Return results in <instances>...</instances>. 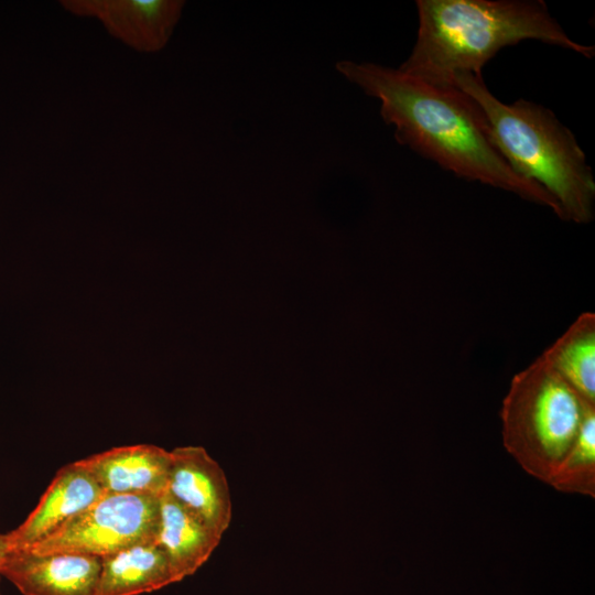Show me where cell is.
Returning a JSON list of instances; mask_svg holds the SVG:
<instances>
[{
  "instance_id": "cell-1",
  "label": "cell",
  "mask_w": 595,
  "mask_h": 595,
  "mask_svg": "<svg viewBox=\"0 0 595 595\" xmlns=\"http://www.w3.org/2000/svg\"><path fill=\"white\" fill-rule=\"evenodd\" d=\"M335 68L380 101V115L394 127L400 144L458 177L515 193L561 218L555 199L519 176L495 149L478 107L457 87L430 84L370 62L344 60Z\"/></svg>"
},
{
  "instance_id": "cell-2",
  "label": "cell",
  "mask_w": 595,
  "mask_h": 595,
  "mask_svg": "<svg viewBox=\"0 0 595 595\" xmlns=\"http://www.w3.org/2000/svg\"><path fill=\"white\" fill-rule=\"evenodd\" d=\"M419 30L398 69L448 86L454 75L482 69L501 48L537 40L587 58L594 46L573 41L541 0H418Z\"/></svg>"
},
{
  "instance_id": "cell-3",
  "label": "cell",
  "mask_w": 595,
  "mask_h": 595,
  "mask_svg": "<svg viewBox=\"0 0 595 595\" xmlns=\"http://www.w3.org/2000/svg\"><path fill=\"white\" fill-rule=\"evenodd\" d=\"M451 85L473 99L495 149L519 176L555 199L562 219L577 224L593 219L592 169L573 132L550 109L524 99L505 104L490 93L483 76L470 73L454 75Z\"/></svg>"
},
{
  "instance_id": "cell-4",
  "label": "cell",
  "mask_w": 595,
  "mask_h": 595,
  "mask_svg": "<svg viewBox=\"0 0 595 595\" xmlns=\"http://www.w3.org/2000/svg\"><path fill=\"white\" fill-rule=\"evenodd\" d=\"M594 410L540 356L515 375L502 401L504 445L528 474L550 484Z\"/></svg>"
},
{
  "instance_id": "cell-5",
  "label": "cell",
  "mask_w": 595,
  "mask_h": 595,
  "mask_svg": "<svg viewBox=\"0 0 595 595\" xmlns=\"http://www.w3.org/2000/svg\"><path fill=\"white\" fill-rule=\"evenodd\" d=\"M160 497L102 495L37 544L36 553L74 552L105 558L136 544L156 541Z\"/></svg>"
},
{
  "instance_id": "cell-6",
  "label": "cell",
  "mask_w": 595,
  "mask_h": 595,
  "mask_svg": "<svg viewBox=\"0 0 595 595\" xmlns=\"http://www.w3.org/2000/svg\"><path fill=\"white\" fill-rule=\"evenodd\" d=\"M72 14L99 20L110 35L142 53L169 43L185 6L182 0H62Z\"/></svg>"
},
{
  "instance_id": "cell-7",
  "label": "cell",
  "mask_w": 595,
  "mask_h": 595,
  "mask_svg": "<svg viewBox=\"0 0 595 595\" xmlns=\"http://www.w3.org/2000/svg\"><path fill=\"white\" fill-rule=\"evenodd\" d=\"M167 493L220 538L231 521V499L226 475L201 446L171 451Z\"/></svg>"
},
{
  "instance_id": "cell-8",
  "label": "cell",
  "mask_w": 595,
  "mask_h": 595,
  "mask_svg": "<svg viewBox=\"0 0 595 595\" xmlns=\"http://www.w3.org/2000/svg\"><path fill=\"white\" fill-rule=\"evenodd\" d=\"M101 559L74 552L11 551L0 575L24 595H95Z\"/></svg>"
},
{
  "instance_id": "cell-9",
  "label": "cell",
  "mask_w": 595,
  "mask_h": 595,
  "mask_svg": "<svg viewBox=\"0 0 595 595\" xmlns=\"http://www.w3.org/2000/svg\"><path fill=\"white\" fill-rule=\"evenodd\" d=\"M105 495H151L167 491L171 452L151 444L113 447L77 461Z\"/></svg>"
},
{
  "instance_id": "cell-10",
  "label": "cell",
  "mask_w": 595,
  "mask_h": 595,
  "mask_svg": "<svg viewBox=\"0 0 595 595\" xmlns=\"http://www.w3.org/2000/svg\"><path fill=\"white\" fill-rule=\"evenodd\" d=\"M105 495L77 462L63 466L28 518L8 534L11 551L26 550Z\"/></svg>"
},
{
  "instance_id": "cell-11",
  "label": "cell",
  "mask_w": 595,
  "mask_h": 595,
  "mask_svg": "<svg viewBox=\"0 0 595 595\" xmlns=\"http://www.w3.org/2000/svg\"><path fill=\"white\" fill-rule=\"evenodd\" d=\"M220 539L167 491L160 496L156 542L165 552L176 582L194 574Z\"/></svg>"
},
{
  "instance_id": "cell-12",
  "label": "cell",
  "mask_w": 595,
  "mask_h": 595,
  "mask_svg": "<svg viewBox=\"0 0 595 595\" xmlns=\"http://www.w3.org/2000/svg\"><path fill=\"white\" fill-rule=\"evenodd\" d=\"M175 582L163 549L144 542L101 558L95 595H139Z\"/></svg>"
},
{
  "instance_id": "cell-13",
  "label": "cell",
  "mask_w": 595,
  "mask_h": 595,
  "mask_svg": "<svg viewBox=\"0 0 595 595\" xmlns=\"http://www.w3.org/2000/svg\"><path fill=\"white\" fill-rule=\"evenodd\" d=\"M541 357L585 401L595 404V315L583 313Z\"/></svg>"
},
{
  "instance_id": "cell-14",
  "label": "cell",
  "mask_w": 595,
  "mask_h": 595,
  "mask_svg": "<svg viewBox=\"0 0 595 595\" xmlns=\"http://www.w3.org/2000/svg\"><path fill=\"white\" fill-rule=\"evenodd\" d=\"M549 485L564 493L595 496V410L585 419L572 450Z\"/></svg>"
},
{
  "instance_id": "cell-15",
  "label": "cell",
  "mask_w": 595,
  "mask_h": 595,
  "mask_svg": "<svg viewBox=\"0 0 595 595\" xmlns=\"http://www.w3.org/2000/svg\"><path fill=\"white\" fill-rule=\"evenodd\" d=\"M10 552H11V545H10L8 534L0 533V571Z\"/></svg>"
},
{
  "instance_id": "cell-16",
  "label": "cell",
  "mask_w": 595,
  "mask_h": 595,
  "mask_svg": "<svg viewBox=\"0 0 595 595\" xmlns=\"http://www.w3.org/2000/svg\"><path fill=\"white\" fill-rule=\"evenodd\" d=\"M1 595V594H0Z\"/></svg>"
}]
</instances>
